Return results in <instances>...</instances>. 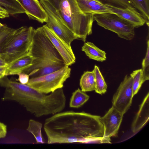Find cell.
Instances as JSON below:
<instances>
[{
	"label": "cell",
	"mask_w": 149,
	"mask_h": 149,
	"mask_svg": "<svg viewBox=\"0 0 149 149\" xmlns=\"http://www.w3.org/2000/svg\"><path fill=\"white\" fill-rule=\"evenodd\" d=\"M58 10L59 8L60 0H48Z\"/></svg>",
	"instance_id": "obj_31"
},
{
	"label": "cell",
	"mask_w": 149,
	"mask_h": 149,
	"mask_svg": "<svg viewBox=\"0 0 149 149\" xmlns=\"http://www.w3.org/2000/svg\"><path fill=\"white\" fill-rule=\"evenodd\" d=\"M43 32L63 59L65 65L69 66L76 62V57L71 46L58 36L46 24L43 25Z\"/></svg>",
	"instance_id": "obj_10"
},
{
	"label": "cell",
	"mask_w": 149,
	"mask_h": 149,
	"mask_svg": "<svg viewBox=\"0 0 149 149\" xmlns=\"http://www.w3.org/2000/svg\"><path fill=\"white\" fill-rule=\"evenodd\" d=\"M133 97L132 78L126 75L113 96L112 107L124 115L130 108Z\"/></svg>",
	"instance_id": "obj_9"
},
{
	"label": "cell",
	"mask_w": 149,
	"mask_h": 149,
	"mask_svg": "<svg viewBox=\"0 0 149 149\" xmlns=\"http://www.w3.org/2000/svg\"><path fill=\"white\" fill-rule=\"evenodd\" d=\"M93 71L95 74V91L100 94H104L107 91V85L99 68L95 65Z\"/></svg>",
	"instance_id": "obj_22"
},
{
	"label": "cell",
	"mask_w": 149,
	"mask_h": 149,
	"mask_svg": "<svg viewBox=\"0 0 149 149\" xmlns=\"http://www.w3.org/2000/svg\"><path fill=\"white\" fill-rule=\"evenodd\" d=\"M94 19L98 25L116 33L121 38L129 40L134 36L133 25L114 14L95 15Z\"/></svg>",
	"instance_id": "obj_7"
},
{
	"label": "cell",
	"mask_w": 149,
	"mask_h": 149,
	"mask_svg": "<svg viewBox=\"0 0 149 149\" xmlns=\"http://www.w3.org/2000/svg\"><path fill=\"white\" fill-rule=\"evenodd\" d=\"M147 49L146 56L142 63L141 70L143 77L145 81L149 79V40L147 42Z\"/></svg>",
	"instance_id": "obj_26"
},
{
	"label": "cell",
	"mask_w": 149,
	"mask_h": 149,
	"mask_svg": "<svg viewBox=\"0 0 149 149\" xmlns=\"http://www.w3.org/2000/svg\"><path fill=\"white\" fill-rule=\"evenodd\" d=\"M30 19L43 23L46 22L47 16L40 1L38 0H17Z\"/></svg>",
	"instance_id": "obj_12"
},
{
	"label": "cell",
	"mask_w": 149,
	"mask_h": 149,
	"mask_svg": "<svg viewBox=\"0 0 149 149\" xmlns=\"http://www.w3.org/2000/svg\"><path fill=\"white\" fill-rule=\"evenodd\" d=\"M7 66L0 67V79L5 76Z\"/></svg>",
	"instance_id": "obj_32"
},
{
	"label": "cell",
	"mask_w": 149,
	"mask_h": 149,
	"mask_svg": "<svg viewBox=\"0 0 149 149\" xmlns=\"http://www.w3.org/2000/svg\"><path fill=\"white\" fill-rule=\"evenodd\" d=\"M16 0L17 1V0Z\"/></svg>",
	"instance_id": "obj_35"
},
{
	"label": "cell",
	"mask_w": 149,
	"mask_h": 149,
	"mask_svg": "<svg viewBox=\"0 0 149 149\" xmlns=\"http://www.w3.org/2000/svg\"><path fill=\"white\" fill-rule=\"evenodd\" d=\"M32 57V65L23 72L31 78L55 71L65 65L64 62L42 27L35 29L29 51Z\"/></svg>",
	"instance_id": "obj_3"
},
{
	"label": "cell",
	"mask_w": 149,
	"mask_h": 149,
	"mask_svg": "<svg viewBox=\"0 0 149 149\" xmlns=\"http://www.w3.org/2000/svg\"><path fill=\"white\" fill-rule=\"evenodd\" d=\"M42 124L38 121L32 119L29 120L26 130L33 135L37 143H44L42 134Z\"/></svg>",
	"instance_id": "obj_20"
},
{
	"label": "cell",
	"mask_w": 149,
	"mask_h": 149,
	"mask_svg": "<svg viewBox=\"0 0 149 149\" xmlns=\"http://www.w3.org/2000/svg\"><path fill=\"white\" fill-rule=\"evenodd\" d=\"M33 58L28 54L21 57L8 64L6 67L5 76L18 74L23 72L31 66Z\"/></svg>",
	"instance_id": "obj_16"
},
{
	"label": "cell",
	"mask_w": 149,
	"mask_h": 149,
	"mask_svg": "<svg viewBox=\"0 0 149 149\" xmlns=\"http://www.w3.org/2000/svg\"><path fill=\"white\" fill-rule=\"evenodd\" d=\"M8 64L0 55V67L7 66Z\"/></svg>",
	"instance_id": "obj_33"
},
{
	"label": "cell",
	"mask_w": 149,
	"mask_h": 149,
	"mask_svg": "<svg viewBox=\"0 0 149 149\" xmlns=\"http://www.w3.org/2000/svg\"><path fill=\"white\" fill-rule=\"evenodd\" d=\"M135 8L144 17L149 26V0H130Z\"/></svg>",
	"instance_id": "obj_23"
},
{
	"label": "cell",
	"mask_w": 149,
	"mask_h": 149,
	"mask_svg": "<svg viewBox=\"0 0 149 149\" xmlns=\"http://www.w3.org/2000/svg\"><path fill=\"white\" fill-rule=\"evenodd\" d=\"M7 133V125L0 122V139L4 138Z\"/></svg>",
	"instance_id": "obj_29"
},
{
	"label": "cell",
	"mask_w": 149,
	"mask_h": 149,
	"mask_svg": "<svg viewBox=\"0 0 149 149\" xmlns=\"http://www.w3.org/2000/svg\"><path fill=\"white\" fill-rule=\"evenodd\" d=\"M14 30L4 25L0 29V48L6 39Z\"/></svg>",
	"instance_id": "obj_27"
},
{
	"label": "cell",
	"mask_w": 149,
	"mask_h": 149,
	"mask_svg": "<svg viewBox=\"0 0 149 149\" xmlns=\"http://www.w3.org/2000/svg\"><path fill=\"white\" fill-rule=\"evenodd\" d=\"M100 116L84 112H61L45 120L44 129L49 144L111 143L104 137Z\"/></svg>",
	"instance_id": "obj_1"
},
{
	"label": "cell",
	"mask_w": 149,
	"mask_h": 149,
	"mask_svg": "<svg viewBox=\"0 0 149 149\" xmlns=\"http://www.w3.org/2000/svg\"><path fill=\"white\" fill-rule=\"evenodd\" d=\"M90 96L78 88L72 93L69 103L70 107L79 108L83 106L89 99Z\"/></svg>",
	"instance_id": "obj_19"
},
{
	"label": "cell",
	"mask_w": 149,
	"mask_h": 149,
	"mask_svg": "<svg viewBox=\"0 0 149 149\" xmlns=\"http://www.w3.org/2000/svg\"><path fill=\"white\" fill-rule=\"evenodd\" d=\"M35 29L22 26L14 30L0 48V55L8 64L28 54Z\"/></svg>",
	"instance_id": "obj_5"
},
{
	"label": "cell",
	"mask_w": 149,
	"mask_h": 149,
	"mask_svg": "<svg viewBox=\"0 0 149 149\" xmlns=\"http://www.w3.org/2000/svg\"><path fill=\"white\" fill-rule=\"evenodd\" d=\"M9 14L3 7L0 6V18L3 19L9 17Z\"/></svg>",
	"instance_id": "obj_30"
},
{
	"label": "cell",
	"mask_w": 149,
	"mask_h": 149,
	"mask_svg": "<svg viewBox=\"0 0 149 149\" xmlns=\"http://www.w3.org/2000/svg\"><path fill=\"white\" fill-rule=\"evenodd\" d=\"M81 10L86 13L103 14L113 13L110 8L98 0H76Z\"/></svg>",
	"instance_id": "obj_15"
},
{
	"label": "cell",
	"mask_w": 149,
	"mask_h": 149,
	"mask_svg": "<svg viewBox=\"0 0 149 149\" xmlns=\"http://www.w3.org/2000/svg\"><path fill=\"white\" fill-rule=\"evenodd\" d=\"M81 50L90 59L101 62L106 60L105 52L99 49L92 42H85L81 47Z\"/></svg>",
	"instance_id": "obj_17"
},
{
	"label": "cell",
	"mask_w": 149,
	"mask_h": 149,
	"mask_svg": "<svg viewBox=\"0 0 149 149\" xmlns=\"http://www.w3.org/2000/svg\"><path fill=\"white\" fill-rule=\"evenodd\" d=\"M0 6L4 8L10 15L25 13L22 6L16 0H0Z\"/></svg>",
	"instance_id": "obj_21"
},
{
	"label": "cell",
	"mask_w": 149,
	"mask_h": 149,
	"mask_svg": "<svg viewBox=\"0 0 149 149\" xmlns=\"http://www.w3.org/2000/svg\"><path fill=\"white\" fill-rule=\"evenodd\" d=\"M149 118V93L148 92L140 105L138 112L132 124L134 133L139 132L146 124Z\"/></svg>",
	"instance_id": "obj_14"
},
{
	"label": "cell",
	"mask_w": 149,
	"mask_h": 149,
	"mask_svg": "<svg viewBox=\"0 0 149 149\" xmlns=\"http://www.w3.org/2000/svg\"><path fill=\"white\" fill-rule=\"evenodd\" d=\"M102 3L117 7L137 10L130 0H98Z\"/></svg>",
	"instance_id": "obj_25"
},
{
	"label": "cell",
	"mask_w": 149,
	"mask_h": 149,
	"mask_svg": "<svg viewBox=\"0 0 149 149\" xmlns=\"http://www.w3.org/2000/svg\"><path fill=\"white\" fill-rule=\"evenodd\" d=\"M106 5L110 8L113 14L130 23L135 28L143 26L146 23V20L144 17L137 10L118 8Z\"/></svg>",
	"instance_id": "obj_13"
},
{
	"label": "cell",
	"mask_w": 149,
	"mask_h": 149,
	"mask_svg": "<svg viewBox=\"0 0 149 149\" xmlns=\"http://www.w3.org/2000/svg\"><path fill=\"white\" fill-rule=\"evenodd\" d=\"M47 16L46 22L48 27L58 36L71 46L77 37L67 27L58 10L48 0H40Z\"/></svg>",
	"instance_id": "obj_8"
},
{
	"label": "cell",
	"mask_w": 149,
	"mask_h": 149,
	"mask_svg": "<svg viewBox=\"0 0 149 149\" xmlns=\"http://www.w3.org/2000/svg\"><path fill=\"white\" fill-rule=\"evenodd\" d=\"M4 25L0 23V29L2 27L4 26Z\"/></svg>",
	"instance_id": "obj_34"
},
{
	"label": "cell",
	"mask_w": 149,
	"mask_h": 149,
	"mask_svg": "<svg viewBox=\"0 0 149 149\" xmlns=\"http://www.w3.org/2000/svg\"><path fill=\"white\" fill-rule=\"evenodd\" d=\"M47 94L26 84L17 82L11 88L8 97L10 100L22 105L37 118L61 112L65 107L66 101L62 88Z\"/></svg>",
	"instance_id": "obj_2"
},
{
	"label": "cell",
	"mask_w": 149,
	"mask_h": 149,
	"mask_svg": "<svg viewBox=\"0 0 149 149\" xmlns=\"http://www.w3.org/2000/svg\"><path fill=\"white\" fill-rule=\"evenodd\" d=\"M71 69L65 65L55 71L40 76L31 78L27 85L40 92L48 94L62 88L71 74Z\"/></svg>",
	"instance_id": "obj_6"
},
{
	"label": "cell",
	"mask_w": 149,
	"mask_h": 149,
	"mask_svg": "<svg viewBox=\"0 0 149 149\" xmlns=\"http://www.w3.org/2000/svg\"><path fill=\"white\" fill-rule=\"evenodd\" d=\"M58 11L77 39L85 42L87 36L92 33L94 15L83 12L76 0H60Z\"/></svg>",
	"instance_id": "obj_4"
},
{
	"label": "cell",
	"mask_w": 149,
	"mask_h": 149,
	"mask_svg": "<svg viewBox=\"0 0 149 149\" xmlns=\"http://www.w3.org/2000/svg\"><path fill=\"white\" fill-rule=\"evenodd\" d=\"M18 78L17 79L19 82L23 84H27L29 79V75L24 72L18 74Z\"/></svg>",
	"instance_id": "obj_28"
},
{
	"label": "cell",
	"mask_w": 149,
	"mask_h": 149,
	"mask_svg": "<svg viewBox=\"0 0 149 149\" xmlns=\"http://www.w3.org/2000/svg\"><path fill=\"white\" fill-rule=\"evenodd\" d=\"M79 85L81 90L84 92L95 91V80L93 70L84 72L80 79Z\"/></svg>",
	"instance_id": "obj_18"
},
{
	"label": "cell",
	"mask_w": 149,
	"mask_h": 149,
	"mask_svg": "<svg viewBox=\"0 0 149 149\" xmlns=\"http://www.w3.org/2000/svg\"><path fill=\"white\" fill-rule=\"evenodd\" d=\"M132 79L133 94V96L137 93L143 84L145 82L141 69L133 71L130 74Z\"/></svg>",
	"instance_id": "obj_24"
},
{
	"label": "cell",
	"mask_w": 149,
	"mask_h": 149,
	"mask_svg": "<svg viewBox=\"0 0 149 149\" xmlns=\"http://www.w3.org/2000/svg\"><path fill=\"white\" fill-rule=\"evenodd\" d=\"M123 114L112 106L100 120L104 128V137L111 140V137L117 136Z\"/></svg>",
	"instance_id": "obj_11"
}]
</instances>
